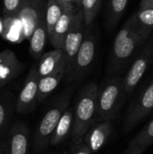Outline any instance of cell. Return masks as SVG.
I'll use <instances>...</instances> for the list:
<instances>
[{
    "label": "cell",
    "mask_w": 153,
    "mask_h": 154,
    "mask_svg": "<svg viewBox=\"0 0 153 154\" xmlns=\"http://www.w3.org/2000/svg\"><path fill=\"white\" fill-rule=\"evenodd\" d=\"M152 30L139 26L132 15L117 33L107 68V74L116 75L123 71L140 46L145 43Z\"/></svg>",
    "instance_id": "cell-1"
},
{
    "label": "cell",
    "mask_w": 153,
    "mask_h": 154,
    "mask_svg": "<svg viewBox=\"0 0 153 154\" xmlns=\"http://www.w3.org/2000/svg\"><path fill=\"white\" fill-rule=\"evenodd\" d=\"M99 87L95 82L86 85L76 102L73 111L71 139L74 145L84 143L87 133L97 118V96Z\"/></svg>",
    "instance_id": "cell-2"
},
{
    "label": "cell",
    "mask_w": 153,
    "mask_h": 154,
    "mask_svg": "<svg viewBox=\"0 0 153 154\" xmlns=\"http://www.w3.org/2000/svg\"><path fill=\"white\" fill-rule=\"evenodd\" d=\"M72 95V88L66 89L43 116L34 134L33 149L36 152L45 150L50 143L51 135L63 113L68 109Z\"/></svg>",
    "instance_id": "cell-3"
},
{
    "label": "cell",
    "mask_w": 153,
    "mask_h": 154,
    "mask_svg": "<svg viewBox=\"0 0 153 154\" xmlns=\"http://www.w3.org/2000/svg\"><path fill=\"white\" fill-rule=\"evenodd\" d=\"M124 94V83L121 77L106 79L98 88L96 121H111L116 116Z\"/></svg>",
    "instance_id": "cell-4"
},
{
    "label": "cell",
    "mask_w": 153,
    "mask_h": 154,
    "mask_svg": "<svg viewBox=\"0 0 153 154\" xmlns=\"http://www.w3.org/2000/svg\"><path fill=\"white\" fill-rule=\"evenodd\" d=\"M86 31H87V27L84 21L83 11L81 9L75 14L69 31L66 36L65 42H64L63 51L65 52V56L67 60L66 71L64 75V79L66 80V82L71 74L77 54L82 44Z\"/></svg>",
    "instance_id": "cell-5"
},
{
    "label": "cell",
    "mask_w": 153,
    "mask_h": 154,
    "mask_svg": "<svg viewBox=\"0 0 153 154\" xmlns=\"http://www.w3.org/2000/svg\"><path fill=\"white\" fill-rule=\"evenodd\" d=\"M96 52V37L92 25L87 28L82 44L77 54L68 83L80 80L91 68Z\"/></svg>",
    "instance_id": "cell-6"
},
{
    "label": "cell",
    "mask_w": 153,
    "mask_h": 154,
    "mask_svg": "<svg viewBox=\"0 0 153 154\" xmlns=\"http://www.w3.org/2000/svg\"><path fill=\"white\" fill-rule=\"evenodd\" d=\"M40 76L37 65H33L28 72L23 88L16 97V113L27 115L31 113L38 103V85Z\"/></svg>",
    "instance_id": "cell-7"
},
{
    "label": "cell",
    "mask_w": 153,
    "mask_h": 154,
    "mask_svg": "<svg viewBox=\"0 0 153 154\" xmlns=\"http://www.w3.org/2000/svg\"><path fill=\"white\" fill-rule=\"evenodd\" d=\"M152 59L153 38L146 42L145 46L136 56L128 73L124 79L125 94L129 95L134 90V88L143 77L144 73L146 72Z\"/></svg>",
    "instance_id": "cell-8"
},
{
    "label": "cell",
    "mask_w": 153,
    "mask_h": 154,
    "mask_svg": "<svg viewBox=\"0 0 153 154\" xmlns=\"http://www.w3.org/2000/svg\"><path fill=\"white\" fill-rule=\"evenodd\" d=\"M48 0H23L18 13L24 39L29 40L40 20L45 15Z\"/></svg>",
    "instance_id": "cell-9"
},
{
    "label": "cell",
    "mask_w": 153,
    "mask_h": 154,
    "mask_svg": "<svg viewBox=\"0 0 153 154\" xmlns=\"http://www.w3.org/2000/svg\"><path fill=\"white\" fill-rule=\"evenodd\" d=\"M29 129L24 122L16 121L9 129L5 141L6 154H27Z\"/></svg>",
    "instance_id": "cell-10"
},
{
    "label": "cell",
    "mask_w": 153,
    "mask_h": 154,
    "mask_svg": "<svg viewBox=\"0 0 153 154\" xmlns=\"http://www.w3.org/2000/svg\"><path fill=\"white\" fill-rule=\"evenodd\" d=\"M153 109V80L133 103L125 120V129L131 130Z\"/></svg>",
    "instance_id": "cell-11"
},
{
    "label": "cell",
    "mask_w": 153,
    "mask_h": 154,
    "mask_svg": "<svg viewBox=\"0 0 153 154\" xmlns=\"http://www.w3.org/2000/svg\"><path fill=\"white\" fill-rule=\"evenodd\" d=\"M23 63L15 53L9 50L0 51V88L15 79L22 72Z\"/></svg>",
    "instance_id": "cell-12"
},
{
    "label": "cell",
    "mask_w": 153,
    "mask_h": 154,
    "mask_svg": "<svg viewBox=\"0 0 153 154\" xmlns=\"http://www.w3.org/2000/svg\"><path fill=\"white\" fill-rule=\"evenodd\" d=\"M66 66L67 60L64 51L54 48V50L43 53L39 59V63L37 65L38 74L40 78H42L52 74L62 68H66Z\"/></svg>",
    "instance_id": "cell-13"
},
{
    "label": "cell",
    "mask_w": 153,
    "mask_h": 154,
    "mask_svg": "<svg viewBox=\"0 0 153 154\" xmlns=\"http://www.w3.org/2000/svg\"><path fill=\"white\" fill-rule=\"evenodd\" d=\"M78 11L74 8H65L63 14L56 23L49 40L51 45L56 49H64V42L66 36L69 31L73 17Z\"/></svg>",
    "instance_id": "cell-14"
},
{
    "label": "cell",
    "mask_w": 153,
    "mask_h": 154,
    "mask_svg": "<svg viewBox=\"0 0 153 154\" xmlns=\"http://www.w3.org/2000/svg\"><path fill=\"white\" fill-rule=\"evenodd\" d=\"M14 112H16L14 95L9 90L0 92V140L11 128L10 124Z\"/></svg>",
    "instance_id": "cell-15"
},
{
    "label": "cell",
    "mask_w": 153,
    "mask_h": 154,
    "mask_svg": "<svg viewBox=\"0 0 153 154\" xmlns=\"http://www.w3.org/2000/svg\"><path fill=\"white\" fill-rule=\"evenodd\" d=\"M111 121H102L100 124L90 128L85 136L84 143L87 145L92 153L96 152L104 146L111 134Z\"/></svg>",
    "instance_id": "cell-16"
},
{
    "label": "cell",
    "mask_w": 153,
    "mask_h": 154,
    "mask_svg": "<svg viewBox=\"0 0 153 154\" xmlns=\"http://www.w3.org/2000/svg\"><path fill=\"white\" fill-rule=\"evenodd\" d=\"M47 39H49L48 35V28L46 24L45 15L40 20L35 30L33 31L30 41V53L31 55L38 60L43 54V50L46 45Z\"/></svg>",
    "instance_id": "cell-17"
},
{
    "label": "cell",
    "mask_w": 153,
    "mask_h": 154,
    "mask_svg": "<svg viewBox=\"0 0 153 154\" xmlns=\"http://www.w3.org/2000/svg\"><path fill=\"white\" fill-rule=\"evenodd\" d=\"M1 36L5 41L13 43H20L25 40L23 23L18 15L4 16V31Z\"/></svg>",
    "instance_id": "cell-18"
},
{
    "label": "cell",
    "mask_w": 153,
    "mask_h": 154,
    "mask_svg": "<svg viewBox=\"0 0 153 154\" xmlns=\"http://www.w3.org/2000/svg\"><path fill=\"white\" fill-rule=\"evenodd\" d=\"M66 68H62L52 74L40 78L38 85V103L44 101L64 79Z\"/></svg>",
    "instance_id": "cell-19"
},
{
    "label": "cell",
    "mask_w": 153,
    "mask_h": 154,
    "mask_svg": "<svg viewBox=\"0 0 153 154\" xmlns=\"http://www.w3.org/2000/svg\"><path fill=\"white\" fill-rule=\"evenodd\" d=\"M73 112L71 109L68 108L62 115V116L60 119L59 124L57 125L51 138H50V145L56 146L60 143H61L69 134L72 131L73 126Z\"/></svg>",
    "instance_id": "cell-20"
},
{
    "label": "cell",
    "mask_w": 153,
    "mask_h": 154,
    "mask_svg": "<svg viewBox=\"0 0 153 154\" xmlns=\"http://www.w3.org/2000/svg\"><path fill=\"white\" fill-rule=\"evenodd\" d=\"M129 0H109L107 5L106 27L113 30L123 16Z\"/></svg>",
    "instance_id": "cell-21"
},
{
    "label": "cell",
    "mask_w": 153,
    "mask_h": 154,
    "mask_svg": "<svg viewBox=\"0 0 153 154\" xmlns=\"http://www.w3.org/2000/svg\"><path fill=\"white\" fill-rule=\"evenodd\" d=\"M65 8L66 6L60 0H48L46 13H45V19H46L49 36L51 34V32L56 23L63 14Z\"/></svg>",
    "instance_id": "cell-22"
},
{
    "label": "cell",
    "mask_w": 153,
    "mask_h": 154,
    "mask_svg": "<svg viewBox=\"0 0 153 154\" xmlns=\"http://www.w3.org/2000/svg\"><path fill=\"white\" fill-rule=\"evenodd\" d=\"M153 143V120H151L130 143L129 148L146 149Z\"/></svg>",
    "instance_id": "cell-23"
},
{
    "label": "cell",
    "mask_w": 153,
    "mask_h": 154,
    "mask_svg": "<svg viewBox=\"0 0 153 154\" xmlns=\"http://www.w3.org/2000/svg\"><path fill=\"white\" fill-rule=\"evenodd\" d=\"M102 0H83L82 11L84 14V21L86 27H89L93 24L95 18L97 15L101 7Z\"/></svg>",
    "instance_id": "cell-24"
},
{
    "label": "cell",
    "mask_w": 153,
    "mask_h": 154,
    "mask_svg": "<svg viewBox=\"0 0 153 154\" xmlns=\"http://www.w3.org/2000/svg\"><path fill=\"white\" fill-rule=\"evenodd\" d=\"M133 16L139 26L144 29L153 30V7L140 8Z\"/></svg>",
    "instance_id": "cell-25"
},
{
    "label": "cell",
    "mask_w": 153,
    "mask_h": 154,
    "mask_svg": "<svg viewBox=\"0 0 153 154\" xmlns=\"http://www.w3.org/2000/svg\"><path fill=\"white\" fill-rule=\"evenodd\" d=\"M23 0H3L4 15H18Z\"/></svg>",
    "instance_id": "cell-26"
},
{
    "label": "cell",
    "mask_w": 153,
    "mask_h": 154,
    "mask_svg": "<svg viewBox=\"0 0 153 154\" xmlns=\"http://www.w3.org/2000/svg\"><path fill=\"white\" fill-rule=\"evenodd\" d=\"M77 146L75 151H74V153L73 154H91V151L90 149L87 147V145L85 143H82L78 145H75Z\"/></svg>",
    "instance_id": "cell-27"
},
{
    "label": "cell",
    "mask_w": 153,
    "mask_h": 154,
    "mask_svg": "<svg viewBox=\"0 0 153 154\" xmlns=\"http://www.w3.org/2000/svg\"><path fill=\"white\" fill-rule=\"evenodd\" d=\"M153 7V0H142L140 3V8Z\"/></svg>",
    "instance_id": "cell-28"
},
{
    "label": "cell",
    "mask_w": 153,
    "mask_h": 154,
    "mask_svg": "<svg viewBox=\"0 0 153 154\" xmlns=\"http://www.w3.org/2000/svg\"><path fill=\"white\" fill-rule=\"evenodd\" d=\"M60 1L64 4V5H65L67 8H74V9L77 10V8H76V6H75L74 0H60ZM77 11H78V10H77Z\"/></svg>",
    "instance_id": "cell-29"
},
{
    "label": "cell",
    "mask_w": 153,
    "mask_h": 154,
    "mask_svg": "<svg viewBox=\"0 0 153 154\" xmlns=\"http://www.w3.org/2000/svg\"><path fill=\"white\" fill-rule=\"evenodd\" d=\"M144 149L142 148H129L126 154H142Z\"/></svg>",
    "instance_id": "cell-30"
},
{
    "label": "cell",
    "mask_w": 153,
    "mask_h": 154,
    "mask_svg": "<svg viewBox=\"0 0 153 154\" xmlns=\"http://www.w3.org/2000/svg\"><path fill=\"white\" fill-rule=\"evenodd\" d=\"M82 2H83V0H74L75 6H76V8H77L78 11H79V10L82 9Z\"/></svg>",
    "instance_id": "cell-31"
},
{
    "label": "cell",
    "mask_w": 153,
    "mask_h": 154,
    "mask_svg": "<svg viewBox=\"0 0 153 154\" xmlns=\"http://www.w3.org/2000/svg\"><path fill=\"white\" fill-rule=\"evenodd\" d=\"M0 154H6L5 142H3V143H0Z\"/></svg>",
    "instance_id": "cell-32"
},
{
    "label": "cell",
    "mask_w": 153,
    "mask_h": 154,
    "mask_svg": "<svg viewBox=\"0 0 153 154\" xmlns=\"http://www.w3.org/2000/svg\"><path fill=\"white\" fill-rule=\"evenodd\" d=\"M4 31V18L0 15V36L2 35Z\"/></svg>",
    "instance_id": "cell-33"
}]
</instances>
